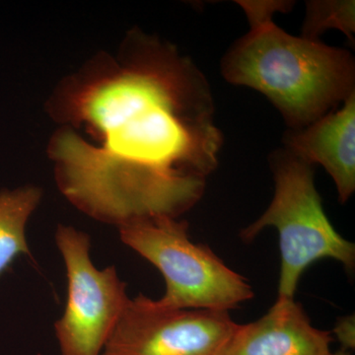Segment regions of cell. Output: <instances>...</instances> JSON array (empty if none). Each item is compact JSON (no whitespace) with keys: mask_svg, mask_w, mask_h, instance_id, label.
I'll return each instance as SVG.
<instances>
[{"mask_svg":"<svg viewBox=\"0 0 355 355\" xmlns=\"http://www.w3.org/2000/svg\"><path fill=\"white\" fill-rule=\"evenodd\" d=\"M250 31L222 60L224 78L251 87L299 130L314 123L354 94V60L349 51L316 39L294 37L273 22L291 2L240 1Z\"/></svg>","mask_w":355,"mask_h":355,"instance_id":"7a4b0ae2","label":"cell"},{"mask_svg":"<svg viewBox=\"0 0 355 355\" xmlns=\"http://www.w3.org/2000/svg\"><path fill=\"white\" fill-rule=\"evenodd\" d=\"M335 333L340 342L342 343L343 350L354 347V318L349 316L343 318L336 324Z\"/></svg>","mask_w":355,"mask_h":355,"instance_id":"8fae6325","label":"cell"},{"mask_svg":"<svg viewBox=\"0 0 355 355\" xmlns=\"http://www.w3.org/2000/svg\"><path fill=\"white\" fill-rule=\"evenodd\" d=\"M237 324L226 311L178 310L128 300L101 355H221Z\"/></svg>","mask_w":355,"mask_h":355,"instance_id":"8992f818","label":"cell"},{"mask_svg":"<svg viewBox=\"0 0 355 355\" xmlns=\"http://www.w3.org/2000/svg\"><path fill=\"white\" fill-rule=\"evenodd\" d=\"M186 221L159 217L119 228L123 244L157 268L166 282L158 302L178 310L226 311L254 297L252 286L209 247L191 241Z\"/></svg>","mask_w":355,"mask_h":355,"instance_id":"277c9868","label":"cell"},{"mask_svg":"<svg viewBox=\"0 0 355 355\" xmlns=\"http://www.w3.org/2000/svg\"><path fill=\"white\" fill-rule=\"evenodd\" d=\"M275 191L270 207L241 237L252 241L266 227L279 231V298L294 299L301 275L322 259H333L347 270L355 265V245L342 237L324 214L314 183L312 165L288 150L273 154Z\"/></svg>","mask_w":355,"mask_h":355,"instance_id":"3957f363","label":"cell"},{"mask_svg":"<svg viewBox=\"0 0 355 355\" xmlns=\"http://www.w3.org/2000/svg\"><path fill=\"white\" fill-rule=\"evenodd\" d=\"M284 141L294 155L323 166L335 182L340 202L349 200L355 190V93L342 108L291 130Z\"/></svg>","mask_w":355,"mask_h":355,"instance_id":"ba28073f","label":"cell"},{"mask_svg":"<svg viewBox=\"0 0 355 355\" xmlns=\"http://www.w3.org/2000/svg\"><path fill=\"white\" fill-rule=\"evenodd\" d=\"M53 114L97 139L58 130L49 153L70 203L120 228L178 218L193 209L216 169L222 135L209 84L176 49L135 35L119 62L74 77Z\"/></svg>","mask_w":355,"mask_h":355,"instance_id":"6da1fadb","label":"cell"},{"mask_svg":"<svg viewBox=\"0 0 355 355\" xmlns=\"http://www.w3.org/2000/svg\"><path fill=\"white\" fill-rule=\"evenodd\" d=\"M55 243L64 260L67 300L55 331L60 355H101L128 300L114 266L96 268L87 233L58 225Z\"/></svg>","mask_w":355,"mask_h":355,"instance_id":"5b68a950","label":"cell"},{"mask_svg":"<svg viewBox=\"0 0 355 355\" xmlns=\"http://www.w3.org/2000/svg\"><path fill=\"white\" fill-rule=\"evenodd\" d=\"M331 342L294 299H277L258 321L237 324L221 355H331Z\"/></svg>","mask_w":355,"mask_h":355,"instance_id":"52a82bcc","label":"cell"},{"mask_svg":"<svg viewBox=\"0 0 355 355\" xmlns=\"http://www.w3.org/2000/svg\"><path fill=\"white\" fill-rule=\"evenodd\" d=\"M331 355H350L347 350H340V352H336V354H331Z\"/></svg>","mask_w":355,"mask_h":355,"instance_id":"7c38bea8","label":"cell"},{"mask_svg":"<svg viewBox=\"0 0 355 355\" xmlns=\"http://www.w3.org/2000/svg\"><path fill=\"white\" fill-rule=\"evenodd\" d=\"M329 28L342 30L350 38L354 32V2L313 1L307 4L302 36L316 39Z\"/></svg>","mask_w":355,"mask_h":355,"instance_id":"30bf717a","label":"cell"},{"mask_svg":"<svg viewBox=\"0 0 355 355\" xmlns=\"http://www.w3.org/2000/svg\"><path fill=\"white\" fill-rule=\"evenodd\" d=\"M42 197L35 186L0 191V275L18 256L29 254L26 227Z\"/></svg>","mask_w":355,"mask_h":355,"instance_id":"9c48e42d","label":"cell"}]
</instances>
